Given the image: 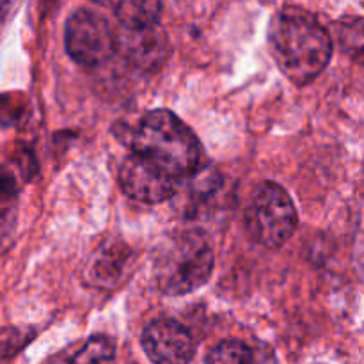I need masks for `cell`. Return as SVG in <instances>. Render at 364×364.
I'll return each mask as SVG.
<instances>
[{
    "mask_svg": "<svg viewBox=\"0 0 364 364\" xmlns=\"http://www.w3.org/2000/svg\"><path fill=\"white\" fill-rule=\"evenodd\" d=\"M269 39L277 66L297 85L315 80L333 55L329 32L311 13L301 7L277 11L270 21Z\"/></svg>",
    "mask_w": 364,
    "mask_h": 364,
    "instance_id": "cell-1",
    "label": "cell"
},
{
    "mask_svg": "<svg viewBox=\"0 0 364 364\" xmlns=\"http://www.w3.org/2000/svg\"><path fill=\"white\" fill-rule=\"evenodd\" d=\"M132 151L178 181L196 176L203 162L199 139L176 114L166 109L151 110L139 121L132 134Z\"/></svg>",
    "mask_w": 364,
    "mask_h": 364,
    "instance_id": "cell-2",
    "label": "cell"
},
{
    "mask_svg": "<svg viewBox=\"0 0 364 364\" xmlns=\"http://www.w3.org/2000/svg\"><path fill=\"white\" fill-rule=\"evenodd\" d=\"M213 245L201 230H181L159 245L153 258V277L166 295H187L208 283L213 272Z\"/></svg>",
    "mask_w": 364,
    "mask_h": 364,
    "instance_id": "cell-3",
    "label": "cell"
},
{
    "mask_svg": "<svg viewBox=\"0 0 364 364\" xmlns=\"http://www.w3.org/2000/svg\"><path fill=\"white\" fill-rule=\"evenodd\" d=\"M245 228L267 249L287 244L297 228V210L288 192L274 181L258 185L245 208Z\"/></svg>",
    "mask_w": 364,
    "mask_h": 364,
    "instance_id": "cell-4",
    "label": "cell"
},
{
    "mask_svg": "<svg viewBox=\"0 0 364 364\" xmlns=\"http://www.w3.org/2000/svg\"><path fill=\"white\" fill-rule=\"evenodd\" d=\"M64 45L71 59L84 66H98L112 57L119 36L103 14L91 9L73 11L64 27Z\"/></svg>",
    "mask_w": 364,
    "mask_h": 364,
    "instance_id": "cell-5",
    "label": "cell"
},
{
    "mask_svg": "<svg viewBox=\"0 0 364 364\" xmlns=\"http://www.w3.org/2000/svg\"><path fill=\"white\" fill-rule=\"evenodd\" d=\"M119 183L124 194L146 205H159L178 192V180L134 151L121 164Z\"/></svg>",
    "mask_w": 364,
    "mask_h": 364,
    "instance_id": "cell-6",
    "label": "cell"
},
{
    "mask_svg": "<svg viewBox=\"0 0 364 364\" xmlns=\"http://www.w3.org/2000/svg\"><path fill=\"white\" fill-rule=\"evenodd\" d=\"M142 348L155 364H188L196 354V341L180 322L159 318L142 333Z\"/></svg>",
    "mask_w": 364,
    "mask_h": 364,
    "instance_id": "cell-7",
    "label": "cell"
},
{
    "mask_svg": "<svg viewBox=\"0 0 364 364\" xmlns=\"http://www.w3.org/2000/svg\"><path fill=\"white\" fill-rule=\"evenodd\" d=\"M119 46L127 59L142 71H155L169 55L166 32L159 23L142 28H123Z\"/></svg>",
    "mask_w": 364,
    "mask_h": 364,
    "instance_id": "cell-8",
    "label": "cell"
},
{
    "mask_svg": "<svg viewBox=\"0 0 364 364\" xmlns=\"http://www.w3.org/2000/svg\"><path fill=\"white\" fill-rule=\"evenodd\" d=\"M162 4L151 0H127L116 4V16L123 28H142L159 23Z\"/></svg>",
    "mask_w": 364,
    "mask_h": 364,
    "instance_id": "cell-9",
    "label": "cell"
},
{
    "mask_svg": "<svg viewBox=\"0 0 364 364\" xmlns=\"http://www.w3.org/2000/svg\"><path fill=\"white\" fill-rule=\"evenodd\" d=\"M336 38L345 53L364 66V20L350 18L336 25Z\"/></svg>",
    "mask_w": 364,
    "mask_h": 364,
    "instance_id": "cell-10",
    "label": "cell"
},
{
    "mask_svg": "<svg viewBox=\"0 0 364 364\" xmlns=\"http://www.w3.org/2000/svg\"><path fill=\"white\" fill-rule=\"evenodd\" d=\"M116 363V347L107 336H92L85 341L84 347L73 355L71 364H114Z\"/></svg>",
    "mask_w": 364,
    "mask_h": 364,
    "instance_id": "cell-11",
    "label": "cell"
},
{
    "mask_svg": "<svg viewBox=\"0 0 364 364\" xmlns=\"http://www.w3.org/2000/svg\"><path fill=\"white\" fill-rule=\"evenodd\" d=\"M206 364H255L251 348L237 340L220 341L210 350Z\"/></svg>",
    "mask_w": 364,
    "mask_h": 364,
    "instance_id": "cell-12",
    "label": "cell"
},
{
    "mask_svg": "<svg viewBox=\"0 0 364 364\" xmlns=\"http://www.w3.org/2000/svg\"><path fill=\"white\" fill-rule=\"evenodd\" d=\"M123 259L124 256L117 255L116 247H112L110 251H102V255L95 258V263H92L91 267V274L95 276V279L98 281V283H103L105 279L116 281L112 269L116 270V272H119Z\"/></svg>",
    "mask_w": 364,
    "mask_h": 364,
    "instance_id": "cell-13",
    "label": "cell"
},
{
    "mask_svg": "<svg viewBox=\"0 0 364 364\" xmlns=\"http://www.w3.org/2000/svg\"><path fill=\"white\" fill-rule=\"evenodd\" d=\"M43 364H71V361H68V359H64V358H52Z\"/></svg>",
    "mask_w": 364,
    "mask_h": 364,
    "instance_id": "cell-14",
    "label": "cell"
}]
</instances>
